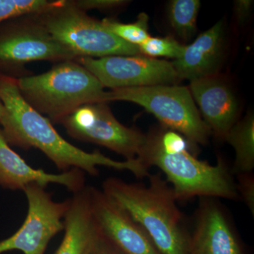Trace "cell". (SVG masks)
<instances>
[{"instance_id":"15","label":"cell","mask_w":254,"mask_h":254,"mask_svg":"<svg viewBox=\"0 0 254 254\" xmlns=\"http://www.w3.org/2000/svg\"><path fill=\"white\" fill-rule=\"evenodd\" d=\"M224 46L225 26L220 21L185 46L181 57L172 62L179 80L191 82L216 76L223 60Z\"/></svg>"},{"instance_id":"12","label":"cell","mask_w":254,"mask_h":254,"mask_svg":"<svg viewBox=\"0 0 254 254\" xmlns=\"http://www.w3.org/2000/svg\"><path fill=\"white\" fill-rule=\"evenodd\" d=\"M190 254H245L235 225L218 198H200L190 232Z\"/></svg>"},{"instance_id":"4","label":"cell","mask_w":254,"mask_h":254,"mask_svg":"<svg viewBox=\"0 0 254 254\" xmlns=\"http://www.w3.org/2000/svg\"><path fill=\"white\" fill-rule=\"evenodd\" d=\"M23 99L31 108L59 123L83 105L105 103L104 87L76 60L57 63L47 72L17 79Z\"/></svg>"},{"instance_id":"22","label":"cell","mask_w":254,"mask_h":254,"mask_svg":"<svg viewBox=\"0 0 254 254\" xmlns=\"http://www.w3.org/2000/svg\"><path fill=\"white\" fill-rule=\"evenodd\" d=\"M237 190L239 196L245 201L252 215H254V175L252 173L236 175Z\"/></svg>"},{"instance_id":"25","label":"cell","mask_w":254,"mask_h":254,"mask_svg":"<svg viewBox=\"0 0 254 254\" xmlns=\"http://www.w3.org/2000/svg\"><path fill=\"white\" fill-rule=\"evenodd\" d=\"M254 1L251 0H237L235 1V19L239 25L245 24L252 14Z\"/></svg>"},{"instance_id":"9","label":"cell","mask_w":254,"mask_h":254,"mask_svg":"<svg viewBox=\"0 0 254 254\" xmlns=\"http://www.w3.org/2000/svg\"><path fill=\"white\" fill-rule=\"evenodd\" d=\"M28 213L19 230L0 242V254L17 250L23 254H44L50 240L64 230L69 199L57 202L45 187L31 185L23 190Z\"/></svg>"},{"instance_id":"7","label":"cell","mask_w":254,"mask_h":254,"mask_svg":"<svg viewBox=\"0 0 254 254\" xmlns=\"http://www.w3.org/2000/svg\"><path fill=\"white\" fill-rule=\"evenodd\" d=\"M77 58L50 34L38 13L0 23V74L21 78L30 76L32 62L61 63Z\"/></svg>"},{"instance_id":"18","label":"cell","mask_w":254,"mask_h":254,"mask_svg":"<svg viewBox=\"0 0 254 254\" xmlns=\"http://www.w3.org/2000/svg\"><path fill=\"white\" fill-rule=\"evenodd\" d=\"M200 7L198 0H173L169 4L170 26L177 36L183 41H189L196 33Z\"/></svg>"},{"instance_id":"5","label":"cell","mask_w":254,"mask_h":254,"mask_svg":"<svg viewBox=\"0 0 254 254\" xmlns=\"http://www.w3.org/2000/svg\"><path fill=\"white\" fill-rule=\"evenodd\" d=\"M126 101L143 107L163 124L181 133L195 150L208 143L210 128L200 116L190 89L175 85L118 88L105 91V102Z\"/></svg>"},{"instance_id":"11","label":"cell","mask_w":254,"mask_h":254,"mask_svg":"<svg viewBox=\"0 0 254 254\" xmlns=\"http://www.w3.org/2000/svg\"><path fill=\"white\" fill-rule=\"evenodd\" d=\"M95 223L124 254H160L147 232L102 190L88 187Z\"/></svg>"},{"instance_id":"14","label":"cell","mask_w":254,"mask_h":254,"mask_svg":"<svg viewBox=\"0 0 254 254\" xmlns=\"http://www.w3.org/2000/svg\"><path fill=\"white\" fill-rule=\"evenodd\" d=\"M189 89L211 134L225 140L238 117V103L231 88L213 76L190 82Z\"/></svg>"},{"instance_id":"17","label":"cell","mask_w":254,"mask_h":254,"mask_svg":"<svg viewBox=\"0 0 254 254\" xmlns=\"http://www.w3.org/2000/svg\"><path fill=\"white\" fill-rule=\"evenodd\" d=\"M226 141L235 152L232 175L252 173L254 168V117L247 115L237 121L225 137Z\"/></svg>"},{"instance_id":"2","label":"cell","mask_w":254,"mask_h":254,"mask_svg":"<svg viewBox=\"0 0 254 254\" xmlns=\"http://www.w3.org/2000/svg\"><path fill=\"white\" fill-rule=\"evenodd\" d=\"M148 177V185L110 177L102 190L144 229L160 254H190V232L173 188L160 174Z\"/></svg>"},{"instance_id":"19","label":"cell","mask_w":254,"mask_h":254,"mask_svg":"<svg viewBox=\"0 0 254 254\" xmlns=\"http://www.w3.org/2000/svg\"><path fill=\"white\" fill-rule=\"evenodd\" d=\"M101 21L115 36L133 46H141L150 37L148 32L149 17L145 13L138 15L133 23H124L113 18H104Z\"/></svg>"},{"instance_id":"6","label":"cell","mask_w":254,"mask_h":254,"mask_svg":"<svg viewBox=\"0 0 254 254\" xmlns=\"http://www.w3.org/2000/svg\"><path fill=\"white\" fill-rule=\"evenodd\" d=\"M38 14L50 34L77 58L141 55L138 47L120 39L101 21L75 7L69 0H59Z\"/></svg>"},{"instance_id":"16","label":"cell","mask_w":254,"mask_h":254,"mask_svg":"<svg viewBox=\"0 0 254 254\" xmlns=\"http://www.w3.org/2000/svg\"><path fill=\"white\" fill-rule=\"evenodd\" d=\"M64 225V237L55 254H88L98 232L91 212L88 187L70 198Z\"/></svg>"},{"instance_id":"3","label":"cell","mask_w":254,"mask_h":254,"mask_svg":"<svg viewBox=\"0 0 254 254\" xmlns=\"http://www.w3.org/2000/svg\"><path fill=\"white\" fill-rule=\"evenodd\" d=\"M145 135L138 159L148 170L155 166L163 172L177 201L194 197L238 199L233 175L223 159L212 165L197 158L190 143L164 145L151 133Z\"/></svg>"},{"instance_id":"20","label":"cell","mask_w":254,"mask_h":254,"mask_svg":"<svg viewBox=\"0 0 254 254\" xmlns=\"http://www.w3.org/2000/svg\"><path fill=\"white\" fill-rule=\"evenodd\" d=\"M185 46L173 37H151L138 46L141 55L158 59L170 58L174 60L181 57Z\"/></svg>"},{"instance_id":"24","label":"cell","mask_w":254,"mask_h":254,"mask_svg":"<svg viewBox=\"0 0 254 254\" xmlns=\"http://www.w3.org/2000/svg\"><path fill=\"white\" fill-rule=\"evenodd\" d=\"M87 254H124L98 229V234Z\"/></svg>"},{"instance_id":"21","label":"cell","mask_w":254,"mask_h":254,"mask_svg":"<svg viewBox=\"0 0 254 254\" xmlns=\"http://www.w3.org/2000/svg\"><path fill=\"white\" fill-rule=\"evenodd\" d=\"M58 2L59 0H0V23L23 15L43 12Z\"/></svg>"},{"instance_id":"26","label":"cell","mask_w":254,"mask_h":254,"mask_svg":"<svg viewBox=\"0 0 254 254\" xmlns=\"http://www.w3.org/2000/svg\"><path fill=\"white\" fill-rule=\"evenodd\" d=\"M5 115V109L4 105H3L2 103H1V100H0V122L2 120V118H4Z\"/></svg>"},{"instance_id":"23","label":"cell","mask_w":254,"mask_h":254,"mask_svg":"<svg viewBox=\"0 0 254 254\" xmlns=\"http://www.w3.org/2000/svg\"><path fill=\"white\" fill-rule=\"evenodd\" d=\"M75 7L86 12L89 10H110L123 6L128 2L125 0H69Z\"/></svg>"},{"instance_id":"13","label":"cell","mask_w":254,"mask_h":254,"mask_svg":"<svg viewBox=\"0 0 254 254\" xmlns=\"http://www.w3.org/2000/svg\"><path fill=\"white\" fill-rule=\"evenodd\" d=\"M49 184L62 185L75 193L86 187L84 173L72 169L61 174H50L32 168L11 148L0 127V187L23 190L28 185L46 188Z\"/></svg>"},{"instance_id":"10","label":"cell","mask_w":254,"mask_h":254,"mask_svg":"<svg viewBox=\"0 0 254 254\" xmlns=\"http://www.w3.org/2000/svg\"><path fill=\"white\" fill-rule=\"evenodd\" d=\"M102 86L110 89L175 85L180 81L173 63L143 55L77 58Z\"/></svg>"},{"instance_id":"8","label":"cell","mask_w":254,"mask_h":254,"mask_svg":"<svg viewBox=\"0 0 254 254\" xmlns=\"http://www.w3.org/2000/svg\"><path fill=\"white\" fill-rule=\"evenodd\" d=\"M60 124L75 139L105 147L126 160L138 158L146 138L139 130L119 122L108 103L83 105Z\"/></svg>"},{"instance_id":"1","label":"cell","mask_w":254,"mask_h":254,"mask_svg":"<svg viewBox=\"0 0 254 254\" xmlns=\"http://www.w3.org/2000/svg\"><path fill=\"white\" fill-rule=\"evenodd\" d=\"M0 100L5 109L0 127L10 145L41 150L63 172L77 169L91 176H98V167L105 166L127 170L137 178L149 176V170L138 159L118 161L100 152L88 153L68 143L56 131L49 119L23 99L16 78L0 74Z\"/></svg>"}]
</instances>
